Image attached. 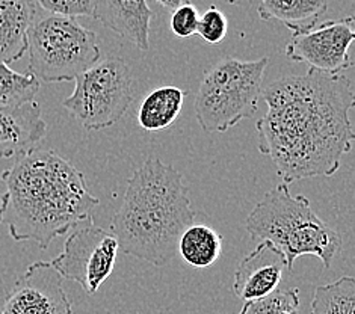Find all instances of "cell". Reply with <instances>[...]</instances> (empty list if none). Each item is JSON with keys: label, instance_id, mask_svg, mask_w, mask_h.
Wrapping results in <instances>:
<instances>
[{"label": "cell", "instance_id": "1", "mask_svg": "<svg viewBox=\"0 0 355 314\" xmlns=\"http://www.w3.org/2000/svg\"><path fill=\"white\" fill-rule=\"evenodd\" d=\"M261 97L268 110L256 123L257 148L272 160L284 184L339 171L355 138L354 87L345 74L284 76Z\"/></svg>", "mask_w": 355, "mask_h": 314}, {"label": "cell", "instance_id": "2", "mask_svg": "<svg viewBox=\"0 0 355 314\" xmlns=\"http://www.w3.org/2000/svg\"><path fill=\"white\" fill-rule=\"evenodd\" d=\"M2 180L0 224L15 242H35L43 250L78 224H92L100 202L83 173L53 150L37 147L17 157Z\"/></svg>", "mask_w": 355, "mask_h": 314}, {"label": "cell", "instance_id": "3", "mask_svg": "<svg viewBox=\"0 0 355 314\" xmlns=\"http://www.w3.org/2000/svg\"><path fill=\"white\" fill-rule=\"evenodd\" d=\"M183 174L148 157L128 180L124 200L111 223L120 250L162 268L177 256L182 233L196 223Z\"/></svg>", "mask_w": 355, "mask_h": 314}, {"label": "cell", "instance_id": "4", "mask_svg": "<svg viewBox=\"0 0 355 314\" xmlns=\"http://www.w3.org/2000/svg\"><path fill=\"white\" fill-rule=\"evenodd\" d=\"M245 227L254 242L266 241L280 250L289 270L302 256H315L329 269L342 248L340 234L313 211L304 195H293L284 183L263 195Z\"/></svg>", "mask_w": 355, "mask_h": 314}, {"label": "cell", "instance_id": "5", "mask_svg": "<svg viewBox=\"0 0 355 314\" xmlns=\"http://www.w3.org/2000/svg\"><path fill=\"white\" fill-rule=\"evenodd\" d=\"M268 58H224L205 71L197 91V121L207 133H224L257 112Z\"/></svg>", "mask_w": 355, "mask_h": 314}, {"label": "cell", "instance_id": "6", "mask_svg": "<svg viewBox=\"0 0 355 314\" xmlns=\"http://www.w3.org/2000/svg\"><path fill=\"white\" fill-rule=\"evenodd\" d=\"M31 73L40 83L76 80L100 59V46L92 32L70 17H35L28 32Z\"/></svg>", "mask_w": 355, "mask_h": 314}, {"label": "cell", "instance_id": "7", "mask_svg": "<svg viewBox=\"0 0 355 314\" xmlns=\"http://www.w3.org/2000/svg\"><path fill=\"white\" fill-rule=\"evenodd\" d=\"M74 82V91L62 106L89 132L116 124L133 101L132 70L121 58L97 62Z\"/></svg>", "mask_w": 355, "mask_h": 314}, {"label": "cell", "instance_id": "8", "mask_svg": "<svg viewBox=\"0 0 355 314\" xmlns=\"http://www.w3.org/2000/svg\"><path fill=\"white\" fill-rule=\"evenodd\" d=\"M118 251L120 246L111 230L89 224L65 241L64 251L50 265L62 279L78 283L87 295H94L111 277Z\"/></svg>", "mask_w": 355, "mask_h": 314}, {"label": "cell", "instance_id": "9", "mask_svg": "<svg viewBox=\"0 0 355 314\" xmlns=\"http://www.w3.org/2000/svg\"><path fill=\"white\" fill-rule=\"evenodd\" d=\"M355 40L352 17L328 20L315 28L292 35L286 46V56L293 62H302L322 74H343L352 67L349 47Z\"/></svg>", "mask_w": 355, "mask_h": 314}, {"label": "cell", "instance_id": "10", "mask_svg": "<svg viewBox=\"0 0 355 314\" xmlns=\"http://www.w3.org/2000/svg\"><path fill=\"white\" fill-rule=\"evenodd\" d=\"M2 314H73V305L50 261H35L17 279Z\"/></svg>", "mask_w": 355, "mask_h": 314}, {"label": "cell", "instance_id": "11", "mask_svg": "<svg viewBox=\"0 0 355 314\" xmlns=\"http://www.w3.org/2000/svg\"><path fill=\"white\" fill-rule=\"evenodd\" d=\"M284 268V254L270 242H259L236 269L233 293L242 301L263 298L280 286Z\"/></svg>", "mask_w": 355, "mask_h": 314}, {"label": "cell", "instance_id": "12", "mask_svg": "<svg viewBox=\"0 0 355 314\" xmlns=\"http://www.w3.org/2000/svg\"><path fill=\"white\" fill-rule=\"evenodd\" d=\"M47 134V123L38 101L0 107V159L28 155Z\"/></svg>", "mask_w": 355, "mask_h": 314}, {"label": "cell", "instance_id": "13", "mask_svg": "<svg viewBox=\"0 0 355 314\" xmlns=\"http://www.w3.org/2000/svg\"><path fill=\"white\" fill-rule=\"evenodd\" d=\"M92 17L144 52L150 49L153 11L147 0H94Z\"/></svg>", "mask_w": 355, "mask_h": 314}, {"label": "cell", "instance_id": "14", "mask_svg": "<svg viewBox=\"0 0 355 314\" xmlns=\"http://www.w3.org/2000/svg\"><path fill=\"white\" fill-rule=\"evenodd\" d=\"M35 17L33 0H0V62H17L28 52V32Z\"/></svg>", "mask_w": 355, "mask_h": 314}, {"label": "cell", "instance_id": "15", "mask_svg": "<svg viewBox=\"0 0 355 314\" xmlns=\"http://www.w3.org/2000/svg\"><path fill=\"white\" fill-rule=\"evenodd\" d=\"M327 8V0H261L257 12L263 21H280L300 35L316 26Z\"/></svg>", "mask_w": 355, "mask_h": 314}, {"label": "cell", "instance_id": "16", "mask_svg": "<svg viewBox=\"0 0 355 314\" xmlns=\"http://www.w3.org/2000/svg\"><path fill=\"white\" fill-rule=\"evenodd\" d=\"M186 96L184 89L173 85L151 91L138 110L139 125L147 132H160L173 125L182 112Z\"/></svg>", "mask_w": 355, "mask_h": 314}, {"label": "cell", "instance_id": "17", "mask_svg": "<svg viewBox=\"0 0 355 314\" xmlns=\"http://www.w3.org/2000/svg\"><path fill=\"white\" fill-rule=\"evenodd\" d=\"M223 251V237L215 228L193 223L182 233L177 252L193 269H206L214 265Z\"/></svg>", "mask_w": 355, "mask_h": 314}, {"label": "cell", "instance_id": "18", "mask_svg": "<svg viewBox=\"0 0 355 314\" xmlns=\"http://www.w3.org/2000/svg\"><path fill=\"white\" fill-rule=\"evenodd\" d=\"M310 314H355V279L342 277L316 287Z\"/></svg>", "mask_w": 355, "mask_h": 314}, {"label": "cell", "instance_id": "19", "mask_svg": "<svg viewBox=\"0 0 355 314\" xmlns=\"http://www.w3.org/2000/svg\"><path fill=\"white\" fill-rule=\"evenodd\" d=\"M40 82L31 73H19L0 62V107L19 106L38 94Z\"/></svg>", "mask_w": 355, "mask_h": 314}, {"label": "cell", "instance_id": "20", "mask_svg": "<svg viewBox=\"0 0 355 314\" xmlns=\"http://www.w3.org/2000/svg\"><path fill=\"white\" fill-rule=\"evenodd\" d=\"M239 314H300V290L284 288L252 301H245Z\"/></svg>", "mask_w": 355, "mask_h": 314}, {"label": "cell", "instance_id": "21", "mask_svg": "<svg viewBox=\"0 0 355 314\" xmlns=\"http://www.w3.org/2000/svg\"><path fill=\"white\" fill-rule=\"evenodd\" d=\"M228 20L225 14L216 6H210L209 10L200 17L197 33L209 44H219L227 37Z\"/></svg>", "mask_w": 355, "mask_h": 314}, {"label": "cell", "instance_id": "22", "mask_svg": "<svg viewBox=\"0 0 355 314\" xmlns=\"http://www.w3.org/2000/svg\"><path fill=\"white\" fill-rule=\"evenodd\" d=\"M41 10L49 14L70 17H92L94 12V0H33Z\"/></svg>", "mask_w": 355, "mask_h": 314}, {"label": "cell", "instance_id": "23", "mask_svg": "<svg viewBox=\"0 0 355 314\" xmlns=\"http://www.w3.org/2000/svg\"><path fill=\"white\" fill-rule=\"evenodd\" d=\"M200 14L197 6L192 3H184L175 8L171 14L170 28L177 38H191L197 33Z\"/></svg>", "mask_w": 355, "mask_h": 314}, {"label": "cell", "instance_id": "24", "mask_svg": "<svg viewBox=\"0 0 355 314\" xmlns=\"http://www.w3.org/2000/svg\"><path fill=\"white\" fill-rule=\"evenodd\" d=\"M156 2L160 3L162 6H165V8H168V10L174 11L175 8H179L184 3H191V0H156Z\"/></svg>", "mask_w": 355, "mask_h": 314}, {"label": "cell", "instance_id": "25", "mask_svg": "<svg viewBox=\"0 0 355 314\" xmlns=\"http://www.w3.org/2000/svg\"><path fill=\"white\" fill-rule=\"evenodd\" d=\"M225 2H227L228 5H234V3H241V2H243V0H225Z\"/></svg>", "mask_w": 355, "mask_h": 314}]
</instances>
